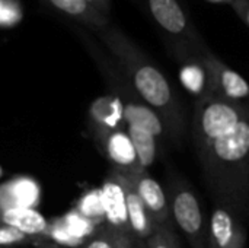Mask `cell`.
Wrapping results in <instances>:
<instances>
[{
	"instance_id": "6da1fadb",
	"label": "cell",
	"mask_w": 249,
	"mask_h": 248,
	"mask_svg": "<svg viewBox=\"0 0 249 248\" xmlns=\"http://www.w3.org/2000/svg\"><path fill=\"white\" fill-rule=\"evenodd\" d=\"M115 60L136 94L163 120L168 136L179 143L185 133V117L181 99L150 56L114 23L92 32Z\"/></svg>"
},
{
	"instance_id": "7a4b0ae2",
	"label": "cell",
	"mask_w": 249,
	"mask_h": 248,
	"mask_svg": "<svg viewBox=\"0 0 249 248\" xmlns=\"http://www.w3.org/2000/svg\"><path fill=\"white\" fill-rule=\"evenodd\" d=\"M217 203L238 215L249 210V105L228 132L196 149Z\"/></svg>"
},
{
	"instance_id": "3957f363",
	"label": "cell",
	"mask_w": 249,
	"mask_h": 248,
	"mask_svg": "<svg viewBox=\"0 0 249 248\" xmlns=\"http://www.w3.org/2000/svg\"><path fill=\"white\" fill-rule=\"evenodd\" d=\"M168 199L171 208V219L191 248H207L209 221L204 216L194 189L179 175L171 177L168 186Z\"/></svg>"
},
{
	"instance_id": "277c9868",
	"label": "cell",
	"mask_w": 249,
	"mask_h": 248,
	"mask_svg": "<svg viewBox=\"0 0 249 248\" xmlns=\"http://www.w3.org/2000/svg\"><path fill=\"white\" fill-rule=\"evenodd\" d=\"M249 102H232L219 96L196 101L191 134L196 149L233 127L245 114Z\"/></svg>"
},
{
	"instance_id": "5b68a950",
	"label": "cell",
	"mask_w": 249,
	"mask_h": 248,
	"mask_svg": "<svg viewBox=\"0 0 249 248\" xmlns=\"http://www.w3.org/2000/svg\"><path fill=\"white\" fill-rule=\"evenodd\" d=\"M155 25L166 45L204 41L179 0H133Z\"/></svg>"
},
{
	"instance_id": "8992f818",
	"label": "cell",
	"mask_w": 249,
	"mask_h": 248,
	"mask_svg": "<svg viewBox=\"0 0 249 248\" xmlns=\"http://www.w3.org/2000/svg\"><path fill=\"white\" fill-rule=\"evenodd\" d=\"M248 232L239 215L223 203H216L209 218L207 248H247Z\"/></svg>"
},
{
	"instance_id": "52a82bcc",
	"label": "cell",
	"mask_w": 249,
	"mask_h": 248,
	"mask_svg": "<svg viewBox=\"0 0 249 248\" xmlns=\"http://www.w3.org/2000/svg\"><path fill=\"white\" fill-rule=\"evenodd\" d=\"M206 63L210 72L213 96H219L232 102H249V82L212 50L206 53Z\"/></svg>"
},
{
	"instance_id": "ba28073f",
	"label": "cell",
	"mask_w": 249,
	"mask_h": 248,
	"mask_svg": "<svg viewBox=\"0 0 249 248\" xmlns=\"http://www.w3.org/2000/svg\"><path fill=\"white\" fill-rule=\"evenodd\" d=\"M112 170L123 175H133L143 171L134 145L125 129L114 130L96 139Z\"/></svg>"
},
{
	"instance_id": "9c48e42d",
	"label": "cell",
	"mask_w": 249,
	"mask_h": 248,
	"mask_svg": "<svg viewBox=\"0 0 249 248\" xmlns=\"http://www.w3.org/2000/svg\"><path fill=\"white\" fill-rule=\"evenodd\" d=\"M102 202H104V218L105 225L123 235H131L127 222L125 194L123 186V177L115 170H111L104 186H102ZM133 237V235H131Z\"/></svg>"
},
{
	"instance_id": "30bf717a",
	"label": "cell",
	"mask_w": 249,
	"mask_h": 248,
	"mask_svg": "<svg viewBox=\"0 0 249 248\" xmlns=\"http://www.w3.org/2000/svg\"><path fill=\"white\" fill-rule=\"evenodd\" d=\"M150 215L153 216L155 222L159 225L171 224V208H169V199L162 186L146 171H140L133 175H125Z\"/></svg>"
},
{
	"instance_id": "8fae6325",
	"label": "cell",
	"mask_w": 249,
	"mask_h": 248,
	"mask_svg": "<svg viewBox=\"0 0 249 248\" xmlns=\"http://www.w3.org/2000/svg\"><path fill=\"white\" fill-rule=\"evenodd\" d=\"M58 15L66 18L70 23L79 25L90 32H95L108 23L111 19L96 12L86 0H39Z\"/></svg>"
},
{
	"instance_id": "7c38bea8",
	"label": "cell",
	"mask_w": 249,
	"mask_h": 248,
	"mask_svg": "<svg viewBox=\"0 0 249 248\" xmlns=\"http://www.w3.org/2000/svg\"><path fill=\"white\" fill-rule=\"evenodd\" d=\"M90 123L95 139L105 136L109 132L125 129L124 107L120 98L112 94L98 98L90 105Z\"/></svg>"
},
{
	"instance_id": "4fadbf2b",
	"label": "cell",
	"mask_w": 249,
	"mask_h": 248,
	"mask_svg": "<svg viewBox=\"0 0 249 248\" xmlns=\"http://www.w3.org/2000/svg\"><path fill=\"white\" fill-rule=\"evenodd\" d=\"M118 172V171H117ZM123 186H124V194H125V209H127V222L130 234L142 241H146L158 228V224L155 222L153 216L133 189L130 180L123 175Z\"/></svg>"
},
{
	"instance_id": "5bb4252c",
	"label": "cell",
	"mask_w": 249,
	"mask_h": 248,
	"mask_svg": "<svg viewBox=\"0 0 249 248\" xmlns=\"http://www.w3.org/2000/svg\"><path fill=\"white\" fill-rule=\"evenodd\" d=\"M41 189L34 178L16 177L0 186V210L32 209L39 203Z\"/></svg>"
},
{
	"instance_id": "9a60e30c",
	"label": "cell",
	"mask_w": 249,
	"mask_h": 248,
	"mask_svg": "<svg viewBox=\"0 0 249 248\" xmlns=\"http://www.w3.org/2000/svg\"><path fill=\"white\" fill-rule=\"evenodd\" d=\"M0 224L13 227L31 240L38 241L48 238L51 222L47 221L35 208H32L0 210Z\"/></svg>"
},
{
	"instance_id": "2e32d148",
	"label": "cell",
	"mask_w": 249,
	"mask_h": 248,
	"mask_svg": "<svg viewBox=\"0 0 249 248\" xmlns=\"http://www.w3.org/2000/svg\"><path fill=\"white\" fill-rule=\"evenodd\" d=\"M123 107H124L125 124H134L140 129H144L160 140L163 136H168V130L162 117L144 101L142 99L130 101L123 104Z\"/></svg>"
},
{
	"instance_id": "e0dca14e",
	"label": "cell",
	"mask_w": 249,
	"mask_h": 248,
	"mask_svg": "<svg viewBox=\"0 0 249 248\" xmlns=\"http://www.w3.org/2000/svg\"><path fill=\"white\" fill-rule=\"evenodd\" d=\"M125 130L134 145L142 168L147 171L159 159L160 139L134 124H125Z\"/></svg>"
},
{
	"instance_id": "ac0fdd59",
	"label": "cell",
	"mask_w": 249,
	"mask_h": 248,
	"mask_svg": "<svg viewBox=\"0 0 249 248\" xmlns=\"http://www.w3.org/2000/svg\"><path fill=\"white\" fill-rule=\"evenodd\" d=\"M123 234L114 231L108 225L96 229L79 248H120Z\"/></svg>"
},
{
	"instance_id": "d6986e66",
	"label": "cell",
	"mask_w": 249,
	"mask_h": 248,
	"mask_svg": "<svg viewBox=\"0 0 249 248\" xmlns=\"http://www.w3.org/2000/svg\"><path fill=\"white\" fill-rule=\"evenodd\" d=\"M147 248H181L179 240L174 231L172 222L159 225L156 231L146 240Z\"/></svg>"
},
{
	"instance_id": "ffe728a7",
	"label": "cell",
	"mask_w": 249,
	"mask_h": 248,
	"mask_svg": "<svg viewBox=\"0 0 249 248\" xmlns=\"http://www.w3.org/2000/svg\"><path fill=\"white\" fill-rule=\"evenodd\" d=\"M26 243L34 244V240H31L13 227L0 224V248H13L23 246Z\"/></svg>"
},
{
	"instance_id": "44dd1931",
	"label": "cell",
	"mask_w": 249,
	"mask_h": 248,
	"mask_svg": "<svg viewBox=\"0 0 249 248\" xmlns=\"http://www.w3.org/2000/svg\"><path fill=\"white\" fill-rule=\"evenodd\" d=\"M95 205H104L102 202V193H90L85 197H82V200L77 205V212L85 216V218H92L96 215H104V209L101 208H95Z\"/></svg>"
},
{
	"instance_id": "7402d4cb",
	"label": "cell",
	"mask_w": 249,
	"mask_h": 248,
	"mask_svg": "<svg viewBox=\"0 0 249 248\" xmlns=\"http://www.w3.org/2000/svg\"><path fill=\"white\" fill-rule=\"evenodd\" d=\"M238 18L249 28V0H235L231 6Z\"/></svg>"
},
{
	"instance_id": "603a6c76",
	"label": "cell",
	"mask_w": 249,
	"mask_h": 248,
	"mask_svg": "<svg viewBox=\"0 0 249 248\" xmlns=\"http://www.w3.org/2000/svg\"><path fill=\"white\" fill-rule=\"evenodd\" d=\"M96 12H99L102 16L108 18L111 16V6H112V0H86Z\"/></svg>"
},
{
	"instance_id": "cb8c5ba5",
	"label": "cell",
	"mask_w": 249,
	"mask_h": 248,
	"mask_svg": "<svg viewBox=\"0 0 249 248\" xmlns=\"http://www.w3.org/2000/svg\"><path fill=\"white\" fill-rule=\"evenodd\" d=\"M120 248H147V246H146V241L137 240L131 235H123Z\"/></svg>"
},
{
	"instance_id": "d4e9b609",
	"label": "cell",
	"mask_w": 249,
	"mask_h": 248,
	"mask_svg": "<svg viewBox=\"0 0 249 248\" xmlns=\"http://www.w3.org/2000/svg\"><path fill=\"white\" fill-rule=\"evenodd\" d=\"M34 248H64L57 246L55 243L50 241V240H38V241H34Z\"/></svg>"
},
{
	"instance_id": "484cf974",
	"label": "cell",
	"mask_w": 249,
	"mask_h": 248,
	"mask_svg": "<svg viewBox=\"0 0 249 248\" xmlns=\"http://www.w3.org/2000/svg\"><path fill=\"white\" fill-rule=\"evenodd\" d=\"M207 1H210V3H216V4H229V6H232L235 0H207Z\"/></svg>"
},
{
	"instance_id": "4316f807",
	"label": "cell",
	"mask_w": 249,
	"mask_h": 248,
	"mask_svg": "<svg viewBox=\"0 0 249 248\" xmlns=\"http://www.w3.org/2000/svg\"><path fill=\"white\" fill-rule=\"evenodd\" d=\"M1 174H3V172H1V168H0V177H1Z\"/></svg>"
}]
</instances>
